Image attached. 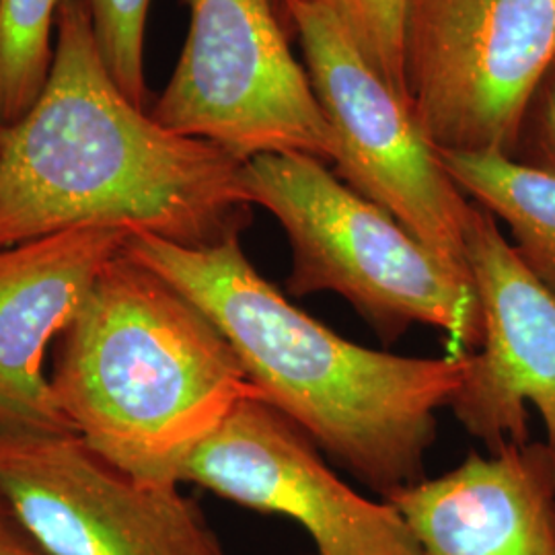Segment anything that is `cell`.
<instances>
[{
	"label": "cell",
	"mask_w": 555,
	"mask_h": 555,
	"mask_svg": "<svg viewBox=\"0 0 555 555\" xmlns=\"http://www.w3.org/2000/svg\"><path fill=\"white\" fill-rule=\"evenodd\" d=\"M0 492L48 555H227L196 500L126 476L70 430L0 428Z\"/></svg>",
	"instance_id": "obj_8"
},
{
	"label": "cell",
	"mask_w": 555,
	"mask_h": 555,
	"mask_svg": "<svg viewBox=\"0 0 555 555\" xmlns=\"http://www.w3.org/2000/svg\"><path fill=\"white\" fill-rule=\"evenodd\" d=\"M183 481L256 513L293 518L311 537L309 555H420L393 504L360 496L305 430L259 397L243 399L190 455Z\"/></svg>",
	"instance_id": "obj_9"
},
{
	"label": "cell",
	"mask_w": 555,
	"mask_h": 555,
	"mask_svg": "<svg viewBox=\"0 0 555 555\" xmlns=\"http://www.w3.org/2000/svg\"><path fill=\"white\" fill-rule=\"evenodd\" d=\"M238 237L181 247L137 233L121 251L198 305L261 399L371 490L387 498L422 481L467 354L397 357L337 336L261 276Z\"/></svg>",
	"instance_id": "obj_2"
},
{
	"label": "cell",
	"mask_w": 555,
	"mask_h": 555,
	"mask_svg": "<svg viewBox=\"0 0 555 555\" xmlns=\"http://www.w3.org/2000/svg\"><path fill=\"white\" fill-rule=\"evenodd\" d=\"M153 0H89L101 56L126 98L146 109L144 36Z\"/></svg>",
	"instance_id": "obj_15"
},
{
	"label": "cell",
	"mask_w": 555,
	"mask_h": 555,
	"mask_svg": "<svg viewBox=\"0 0 555 555\" xmlns=\"http://www.w3.org/2000/svg\"><path fill=\"white\" fill-rule=\"evenodd\" d=\"M254 206L282 224L293 249L286 293H336L385 344L414 323L449 336L451 354H472L483 321L474 280L455 272L389 212L307 155H261L243 163Z\"/></svg>",
	"instance_id": "obj_4"
},
{
	"label": "cell",
	"mask_w": 555,
	"mask_h": 555,
	"mask_svg": "<svg viewBox=\"0 0 555 555\" xmlns=\"http://www.w3.org/2000/svg\"><path fill=\"white\" fill-rule=\"evenodd\" d=\"M280 2L297 27L305 68L336 137L337 178L389 212L455 272L472 278L465 231L474 202L449 176L408 103L325 4Z\"/></svg>",
	"instance_id": "obj_6"
},
{
	"label": "cell",
	"mask_w": 555,
	"mask_h": 555,
	"mask_svg": "<svg viewBox=\"0 0 555 555\" xmlns=\"http://www.w3.org/2000/svg\"><path fill=\"white\" fill-rule=\"evenodd\" d=\"M62 0H0V119L15 124L48 80Z\"/></svg>",
	"instance_id": "obj_14"
},
{
	"label": "cell",
	"mask_w": 555,
	"mask_h": 555,
	"mask_svg": "<svg viewBox=\"0 0 555 555\" xmlns=\"http://www.w3.org/2000/svg\"><path fill=\"white\" fill-rule=\"evenodd\" d=\"M50 383L73 433L159 488H179L185 461L222 420L261 399L198 305L124 251L60 337Z\"/></svg>",
	"instance_id": "obj_3"
},
{
	"label": "cell",
	"mask_w": 555,
	"mask_h": 555,
	"mask_svg": "<svg viewBox=\"0 0 555 555\" xmlns=\"http://www.w3.org/2000/svg\"><path fill=\"white\" fill-rule=\"evenodd\" d=\"M467 198L502 220L518 258L555 293V171L502 153L440 151Z\"/></svg>",
	"instance_id": "obj_13"
},
{
	"label": "cell",
	"mask_w": 555,
	"mask_h": 555,
	"mask_svg": "<svg viewBox=\"0 0 555 555\" xmlns=\"http://www.w3.org/2000/svg\"><path fill=\"white\" fill-rule=\"evenodd\" d=\"M408 105L438 151L515 153L555 68V0H408Z\"/></svg>",
	"instance_id": "obj_7"
},
{
	"label": "cell",
	"mask_w": 555,
	"mask_h": 555,
	"mask_svg": "<svg viewBox=\"0 0 555 555\" xmlns=\"http://www.w3.org/2000/svg\"><path fill=\"white\" fill-rule=\"evenodd\" d=\"M467 268L481 305L479 352L451 410L490 451L529 442L531 403L545 426L555 467V293L522 263L486 208L474 202L465 231Z\"/></svg>",
	"instance_id": "obj_10"
},
{
	"label": "cell",
	"mask_w": 555,
	"mask_h": 555,
	"mask_svg": "<svg viewBox=\"0 0 555 555\" xmlns=\"http://www.w3.org/2000/svg\"><path fill=\"white\" fill-rule=\"evenodd\" d=\"M128 235L73 229L0 249V428L73 433L46 375L48 348L73 325Z\"/></svg>",
	"instance_id": "obj_11"
},
{
	"label": "cell",
	"mask_w": 555,
	"mask_h": 555,
	"mask_svg": "<svg viewBox=\"0 0 555 555\" xmlns=\"http://www.w3.org/2000/svg\"><path fill=\"white\" fill-rule=\"evenodd\" d=\"M0 555H48L0 492Z\"/></svg>",
	"instance_id": "obj_17"
},
{
	"label": "cell",
	"mask_w": 555,
	"mask_h": 555,
	"mask_svg": "<svg viewBox=\"0 0 555 555\" xmlns=\"http://www.w3.org/2000/svg\"><path fill=\"white\" fill-rule=\"evenodd\" d=\"M420 555H555V467L545 442L472 453L385 498Z\"/></svg>",
	"instance_id": "obj_12"
},
{
	"label": "cell",
	"mask_w": 555,
	"mask_h": 555,
	"mask_svg": "<svg viewBox=\"0 0 555 555\" xmlns=\"http://www.w3.org/2000/svg\"><path fill=\"white\" fill-rule=\"evenodd\" d=\"M543 139H545V146L550 151V157L554 160L555 171V77L547 89V100H545V107H543Z\"/></svg>",
	"instance_id": "obj_18"
},
{
	"label": "cell",
	"mask_w": 555,
	"mask_h": 555,
	"mask_svg": "<svg viewBox=\"0 0 555 555\" xmlns=\"http://www.w3.org/2000/svg\"><path fill=\"white\" fill-rule=\"evenodd\" d=\"M190 29L149 112L241 163L261 155L336 159V137L307 68L293 56L274 0H183Z\"/></svg>",
	"instance_id": "obj_5"
},
{
	"label": "cell",
	"mask_w": 555,
	"mask_h": 555,
	"mask_svg": "<svg viewBox=\"0 0 555 555\" xmlns=\"http://www.w3.org/2000/svg\"><path fill=\"white\" fill-rule=\"evenodd\" d=\"M7 130H9V124H4L0 119V153H2V146H4V139H7Z\"/></svg>",
	"instance_id": "obj_19"
},
{
	"label": "cell",
	"mask_w": 555,
	"mask_h": 555,
	"mask_svg": "<svg viewBox=\"0 0 555 555\" xmlns=\"http://www.w3.org/2000/svg\"><path fill=\"white\" fill-rule=\"evenodd\" d=\"M357 41L378 75L408 103L403 23L408 0H319ZM410 107V105H408Z\"/></svg>",
	"instance_id": "obj_16"
},
{
	"label": "cell",
	"mask_w": 555,
	"mask_h": 555,
	"mask_svg": "<svg viewBox=\"0 0 555 555\" xmlns=\"http://www.w3.org/2000/svg\"><path fill=\"white\" fill-rule=\"evenodd\" d=\"M241 169L128 100L101 56L89 0H62L48 80L0 153V249L73 229L217 245L251 220Z\"/></svg>",
	"instance_id": "obj_1"
}]
</instances>
